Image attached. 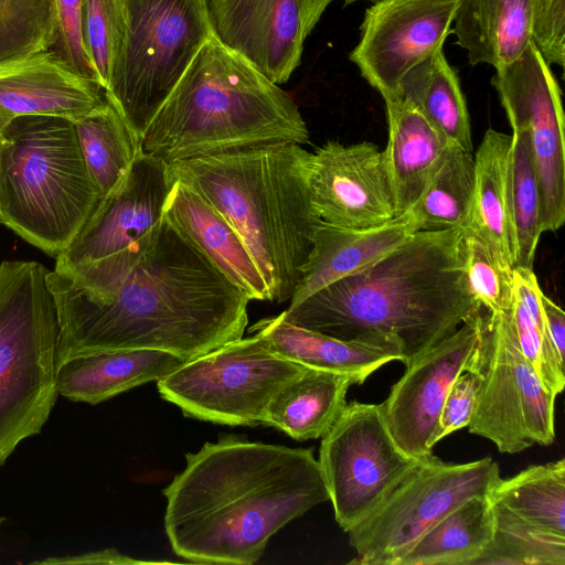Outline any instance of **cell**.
Listing matches in <instances>:
<instances>
[{
	"label": "cell",
	"mask_w": 565,
	"mask_h": 565,
	"mask_svg": "<svg viewBox=\"0 0 565 565\" xmlns=\"http://www.w3.org/2000/svg\"><path fill=\"white\" fill-rule=\"evenodd\" d=\"M57 364L109 350H157L186 361L241 339L250 301L164 217L150 248L104 301L47 274Z\"/></svg>",
	"instance_id": "obj_1"
},
{
	"label": "cell",
	"mask_w": 565,
	"mask_h": 565,
	"mask_svg": "<svg viewBox=\"0 0 565 565\" xmlns=\"http://www.w3.org/2000/svg\"><path fill=\"white\" fill-rule=\"evenodd\" d=\"M185 459L163 490L164 529L173 552L191 563L252 565L274 534L330 501L308 448L224 436Z\"/></svg>",
	"instance_id": "obj_2"
},
{
	"label": "cell",
	"mask_w": 565,
	"mask_h": 565,
	"mask_svg": "<svg viewBox=\"0 0 565 565\" xmlns=\"http://www.w3.org/2000/svg\"><path fill=\"white\" fill-rule=\"evenodd\" d=\"M461 230L414 233L364 269L280 313L294 326L387 353L405 366L481 310L463 274Z\"/></svg>",
	"instance_id": "obj_3"
},
{
	"label": "cell",
	"mask_w": 565,
	"mask_h": 565,
	"mask_svg": "<svg viewBox=\"0 0 565 565\" xmlns=\"http://www.w3.org/2000/svg\"><path fill=\"white\" fill-rule=\"evenodd\" d=\"M281 141L168 163L172 180L209 202L235 230L268 290L290 300L321 222L311 200V152Z\"/></svg>",
	"instance_id": "obj_4"
},
{
	"label": "cell",
	"mask_w": 565,
	"mask_h": 565,
	"mask_svg": "<svg viewBox=\"0 0 565 565\" xmlns=\"http://www.w3.org/2000/svg\"><path fill=\"white\" fill-rule=\"evenodd\" d=\"M281 141L309 130L292 97L212 33L141 139L167 163Z\"/></svg>",
	"instance_id": "obj_5"
},
{
	"label": "cell",
	"mask_w": 565,
	"mask_h": 565,
	"mask_svg": "<svg viewBox=\"0 0 565 565\" xmlns=\"http://www.w3.org/2000/svg\"><path fill=\"white\" fill-rule=\"evenodd\" d=\"M100 200L72 120L21 116L0 130V223L24 241L56 257Z\"/></svg>",
	"instance_id": "obj_6"
},
{
	"label": "cell",
	"mask_w": 565,
	"mask_h": 565,
	"mask_svg": "<svg viewBox=\"0 0 565 565\" xmlns=\"http://www.w3.org/2000/svg\"><path fill=\"white\" fill-rule=\"evenodd\" d=\"M49 269L0 264V467L41 433L57 398L58 323Z\"/></svg>",
	"instance_id": "obj_7"
},
{
	"label": "cell",
	"mask_w": 565,
	"mask_h": 565,
	"mask_svg": "<svg viewBox=\"0 0 565 565\" xmlns=\"http://www.w3.org/2000/svg\"><path fill=\"white\" fill-rule=\"evenodd\" d=\"M172 183L168 163L141 149L53 270L94 301L111 297L156 239Z\"/></svg>",
	"instance_id": "obj_8"
},
{
	"label": "cell",
	"mask_w": 565,
	"mask_h": 565,
	"mask_svg": "<svg viewBox=\"0 0 565 565\" xmlns=\"http://www.w3.org/2000/svg\"><path fill=\"white\" fill-rule=\"evenodd\" d=\"M124 30L105 98L141 141L212 34L205 0H122Z\"/></svg>",
	"instance_id": "obj_9"
},
{
	"label": "cell",
	"mask_w": 565,
	"mask_h": 565,
	"mask_svg": "<svg viewBox=\"0 0 565 565\" xmlns=\"http://www.w3.org/2000/svg\"><path fill=\"white\" fill-rule=\"evenodd\" d=\"M305 370L252 334L185 361L157 381V387L188 417L250 426L265 424L275 395Z\"/></svg>",
	"instance_id": "obj_10"
},
{
	"label": "cell",
	"mask_w": 565,
	"mask_h": 565,
	"mask_svg": "<svg viewBox=\"0 0 565 565\" xmlns=\"http://www.w3.org/2000/svg\"><path fill=\"white\" fill-rule=\"evenodd\" d=\"M470 370L478 374L479 388L469 433L489 439L504 454L554 441L557 395L523 355L509 310L482 309L481 338Z\"/></svg>",
	"instance_id": "obj_11"
},
{
	"label": "cell",
	"mask_w": 565,
	"mask_h": 565,
	"mask_svg": "<svg viewBox=\"0 0 565 565\" xmlns=\"http://www.w3.org/2000/svg\"><path fill=\"white\" fill-rule=\"evenodd\" d=\"M491 458L452 463L430 455L397 482L383 502L349 532L351 564L396 565L434 524L471 497H488L500 479Z\"/></svg>",
	"instance_id": "obj_12"
},
{
	"label": "cell",
	"mask_w": 565,
	"mask_h": 565,
	"mask_svg": "<svg viewBox=\"0 0 565 565\" xmlns=\"http://www.w3.org/2000/svg\"><path fill=\"white\" fill-rule=\"evenodd\" d=\"M334 518L349 532L416 465L394 440L381 404L353 401L321 438L319 458Z\"/></svg>",
	"instance_id": "obj_13"
},
{
	"label": "cell",
	"mask_w": 565,
	"mask_h": 565,
	"mask_svg": "<svg viewBox=\"0 0 565 565\" xmlns=\"http://www.w3.org/2000/svg\"><path fill=\"white\" fill-rule=\"evenodd\" d=\"M512 131L526 135L541 193L542 231L565 221V135L562 95L533 42L491 79Z\"/></svg>",
	"instance_id": "obj_14"
},
{
	"label": "cell",
	"mask_w": 565,
	"mask_h": 565,
	"mask_svg": "<svg viewBox=\"0 0 565 565\" xmlns=\"http://www.w3.org/2000/svg\"><path fill=\"white\" fill-rule=\"evenodd\" d=\"M458 0H376L361 24L350 60L382 97L398 94L402 78L443 50Z\"/></svg>",
	"instance_id": "obj_15"
},
{
	"label": "cell",
	"mask_w": 565,
	"mask_h": 565,
	"mask_svg": "<svg viewBox=\"0 0 565 565\" xmlns=\"http://www.w3.org/2000/svg\"><path fill=\"white\" fill-rule=\"evenodd\" d=\"M481 324L482 309L405 366L404 374L381 403L394 440L411 457L420 460L433 455L444 401L455 380L472 366Z\"/></svg>",
	"instance_id": "obj_16"
},
{
	"label": "cell",
	"mask_w": 565,
	"mask_h": 565,
	"mask_svg": "<svg viewBox=\"0 0 565 565\" xmlns=\"http://www.w3.org/2000/svg\"><path fill=\"white\" fill-rule=\"evenodd\" d=\"M308 184L321 221L341 227H369L395 215L383 151L362 141H328L311 153Z\"/></svg>",
	"instance_id": "obj_17"
},
{
	"label": "cell",
	"mask_w": 565,
	"mask_h": 565,
	"mask_svg": "<svg viewBox=\"0 0 565 565\" xmlns=\"http://www.w3.org/2000/svg\"><path fill=\"white\" fill-rule=\"evenodd\" d=\"M212 33L276 84L300 64V0H205Z\"/></svg>",
	"instance_id": "obj_18"
},
{
	"label": "cell",
	"mask_w": 565,
	"mask_h": 565,
	"mask_svg": "<svg viewBox=\"0 0 565 565\" xmlns=\"http://www.w3.org/2000/svg\"><path fill=\"white\" fill-rule=\"evenodd\" d=\"M106 100L103 88L53 50L0 62V130L21 116L75 121Z\"/></svg>",
	"instance_id": "obj_19"
},
{
	"label": "cell",
	"mask_w": 565,
	"mask_h": 565,
	"mask_svg": "<svg viewBox=\"0 0 565 565\" xmlns=\"http://www.w3.org/2000/svg\"><path fill=\"white\" fill-rule=\"evenodd\" d=\"M416 232L408 211L369 227H341L321 221L289 306L372 265Z\"/></svg>",
	"instance_id": "obj_20"
},
{
	"label": "cell",
	"mask_w": 565,
	"mask_h": 565,
	"mask_svg": "<svg viewBox=\"0 0 565 565\" xmlns=\"http://www.w3.org/2000/svg\"><path fill=\"white\" fill-rule=\"evenodd\" d=\"M163 217L249 300H269L267 286L238 234L200 194L173 180Z\"/></svg>",
	"instance_id": "obj_21"
},
{
	"label": "cell",
	"mask_w": 565,
	"mask_h": 565,
	"mask_svg": "<svg viewBox=\"0 0 565 565\" xmlns=\"http://www.w3.org/2000/svg\"><path fill=\"white\" fill-rule=\"evenodd\" d=\"M384 102L388 138L382 151L398 216L418 201L452 143L399 95Z\"/></svg>",
	"instance_id": "obj_22"
},
{
	"label": "cell",
	"mask_w": 565,
	"mask_h": 565,
	"mask_svg": "<svg viewBox=\"0 0 565 565\" xmlns=\"http://www.w3.org/2000/svg\"><path fill=\"white\" fill-rule=\"evenodd\" d=\"M186 360L157 350H109L57 364L58 395L95 405L139 385L159 381Z\"/></svg>",
	"instance_id": "obj_23"
},
{
	"label": "cell",
	"mask_w": 565,
	"mask_h": 565,
	"mask_svg": "<svg viewBox=\"0 0 565 565\" xmlns=\"http://www.w3.org/2000/svg\"><path fill=\"white\" fill-rule=\"evenodd\" d=\"M535 0H458L454 29L471 65L499 70L519 58L532 42Z\"/></svg>",
	"instance_id": "obj_24"
},
{
	"label": "cell",
	"mask_w": 565,
	"mask_h": 565,
	"mask_svg": "<svg viewBox=\"0 0 565 565\" xmlns=\"http://www.w3.org/2000/svg\"><path fill=\"white\" fill-rule=\"evenodd\" d=\"M355 381L347 374L306 367L275 395L264 425L297 440L322 438L347 405V393Z\"/></svg>",
	"instance_id": "obj_25"
},
{
	"label": "cell",
	"mask_w": 565,
	"mask_h": 565,
	"mask_svg": "<svg viewBox=\"0 0 565 565\" xmlns=\"http://www.w3.org/2000/svg\"><path fill=\"white\" fill-rule=\"evenodd\" d=\"M249 332L263 338L276 353L292 362L347 374L355 384L364 383L381 366L395 361L383 351L288 323L280 313L257 321Z\"/></svg>",
	"instance_id": "obj_26"
},
{
	"label": "cell",
	"mask_w": 565,
	"mask_h": 565,
	"mask_svg": "<svg viewBox=\"0 0 565 565\" xmlns=\"http://www.w3.org/2000/svg\"><path fill=\"white\" fill-rule=\"evenodd\" d=\"M512 136L488 129L473 157L475 188L470 224L512 266L510 223Z\"/></svg>",
	"instance_id": "obj_27"
},
{
	"label": "cell",
	"mask_w": 565,
	"mask_h": 565,
	"mask_svg": "<svg viewBox=\"0 0 565 565\" xmlns=\"http://www.w3.org/2000/svg\"><path fill=\"white\" fill-rule=\"evenodd\" d=\"M493 536L488 497H471L426 531L396 565H475Z\"/></svg>",
	"instance_id": "obj_28"
},
{
	"label": "cell",
	"mask_w": 565,
	"mask_h": 565,
	"mask_svg": "<svg viewBox=\"0 0 565 565\" xmlns=\"http://www.w3.org/2000/svg\"><path fill=\"white\" fill-rule=\"evenodd\" d=\"M397 95L417 108L450 143L472 151L467 104L457 73L443 50L413 67L402 78Z\"/></svg>",
	"instance_id": "obj_29"
},
{
	"label": "cell",
	"mask_w": 565,
	"mask_h": 565,
	"mask_svg": "<svg viewBox=\"0 0 565 565\" xmlns=\"http://www.w3.org/2000/svg\"><path fill=\"white\" fill-rule=\"evenodd\" d=\"M489 500L535 530L565 536V459L500 478Z\"/></svg>",
	"instance_id": "obj_30"
},
{
	"label": "cell",
	"mask_w": 565,
	"mask_h": 565,
	"mask_svg": "<svg viewBox=\"0 0 565 565\" xmlns=\"http://www.w3.org/2000/svg\"><path fill=\"white\" fill-rule=\"evenodd\" d=\"M73 122L86 168L103 198L127 174L141 141L107 99Z\"/></svg>",
	"instance_id": "obj_31"
},
{
	"label": "cell",
	"mask_w": 565,
	"mask_h": 565,
	"mask_svg": "<svg viewBox=\"0 0 565 565\" xmlns=\"http://www.w3.org/2000/svg\"><path fill=\"white\" fill-rule=\"evenodd\" d=\"M475 188L471 152L452 145L408 212L417 232L463 230L470 224Z\"/></svg>",
	"instance_id": "obj_32"
},
{
	"label": "cell",
	"mask_w": 565,
	"mask_h": 565,
	"mask_svg": "<svg viewBox=\"0 0 565 565\" xmlns=\"http://www.w3.org/2000/svg\"><path fill=\"white\" fill-rule=\"evenodd\" d=\"M542 290L531 269H513L509 317L521 351L543 385L555 395L565 386V363L548 337L541 305Z\"/></svg>",
	"instance_id": "obj_33"
},
{
	"label": "cell",
	"mask_w": 565,
	"mask_h": 565,
	"mask_svg": "<svg viewBox=\"0 0 565 565\" xmlns=\"http://www.w3.org/2000/svg\"><path fill=\"white\" fill-rule=\"evenodd\" d=\"M510 166V223L514 268L533 270L542 231L541 193L530 143L522 131H513Z\"/></svg>",
	"instance_id": "obj_34"
},
{
	"label": "cell",
	"mask_w": 565,
	"mask_h": 565,
	"mask_svg": "<svg viewBox=\"0 0 565 565\" xmlns=\"http://www.w3.org/2000/svg\"><path fill=\"white\" fill-rule=\"evenodd\" d=\"M491 507L493 536L475 565H565V536L535 530Z\"/></svg>",
	"instance_id": "obj_35"
},
{
	"label": "cell",
	"mask_w": 565,
	"mask_h": 565,
	"mask_svg": "<svg viewBox=\"0 0 565 565\" xmlns=\"http://www.w3.org/2000/svg\"><path fill=\"white\" fill-rule=\"evenodd\" d=\"M54 0H0V62L53 50Z\"/></svg>",
	"instance_id": "obj_36"
},
{
	"label": "cell",
	"mask_w": 565,
	"mask_h": 565,
	"mask_svg": "<svg viewBox=\"0 0 565 565\" xmlns=\"http://www.w3.org/2000/svg\"><path fill=\"white\" fill-rule=\"evenodd\" d=\"M461 256L468 289L487 312L508 311L513 292V268L470 227L461 230Z\"/></svg>",
	"instance_id": "obj_37"
},
{
	"label": "cell",
	"mask_w": 565,
	"mask_h": 565,
	"mask_svg": "<svg viewBox=\"0 0 565 565\" xmlns=\"http://www.w3.org/2000/svg\"><path fill=\"white\" fill-rule=\"evenodd\" d=\"M124 30L122 0H85L84 35L103 90L108 86Z\"/></svg>",
	"instance_id": "obj_38"
},
{
	"label": "cell",
	"mask_w": 565,
	"mask_h": 565,
	"mask_svg": "<svg viewBox=\"0 0 565 565\" xmlns=\"http://www.w3.org/2000/svg\"><path fill=\"white\" fill-rule=\"evenodd\" d=\"M54 6L58 36L53 51L77 74L99 85L85 43V0H54Z\"/></svg>",
	"instance_id": "obj_39"
},
{
	"label": "cell",
	"mask_w": 565,
	"mask_h": 565,
	"mask_svg": "<svg viewBox=\"0 0 565 565\" xmlns=\"http://www.w3.org/2000/svg\"><path fill=\"white\" fill-rule=\"evenodd\" d=\"M531 38L548 65L564 66L565 0H535Z\"/></svg>",
	"instance_id": "obj_40"
},
{
	"label": "cell",
	"mask_w": 565,
	"mask_h": 565,
	"mask_svg": "<svg viewBox=\"0 0 565 565\" xmlns=\"http://www.w3.org/2000/svg\"><path fill=\"white\" fill-rule=\"evenodd\" d=\"M479 377L473 370L460 374L450 386L438 419L434 445L449 434L467 427L475 409Z\"/></svg>",
	"instance_id": "obj_41"
},
{
	"label": "cell",
	"mask_w": 565,
	"mask_h": 565,
	"mask_svg": "<svg viewBox=\"0 0 565 565\" xmlns=\"http://www.w3.org/2000/svg\"><path fill=\"white\" fill-rule=\"evenodd\" d=\"M152 562H145L132 558L128 555L121 554L116 548H105L99 551L87 552L78 555L47 557L42 561L32 562V564L41 565H60V564H111V565H126V564H145Z\"/></svg>",
	"instance_id": "obj_42"
},
{
	"label": "cell",
	"mask_w": 565,
	"mask_h": 565,
	"mask_svg": "<svg viewBox=\"0 0 565 565\" xmlns=\"http://www.w3.org/2000/svg\"><path fill=\"white\" fill-rule=\"evenodd\" d=\"M541 305L551 342L559 360L565 363V313L543 291L541 294Z\"/></svg>",
	"instance_id": "obj_43"
},
{
	"label": "cell",
	"mask_w": 565,
	"mask_h": 565,
	"mask_svg": "<svg viewBox=\"0 0 565 565\" xmlns=\"http://www.w3.org/2000/svg\"><path fill=\"white\" fill-rule=\"evenodd\" d=\"M333 0H300L301 28L305 39L311 33L327 7Z\"/></svg>",
	"instance_id": "obj_44"
},
{
	"label": "cell",
	"mask_w": 565,
	"mask_h": 565,
	"mask_svg": "<svg viewBox=\"0 0 565 565\" xmlns=\"http://www.w3.org/2000/svg\"><path fill=\"white\" fill-rule=\"evenodd\" d=\"M355 1H359V0H344V3H345V4H350V3H353V2H355ZM369 1H373V2H375L376 0H369Z\"/></svg>",
	"instance_id": "obj_45"
},
{
	"label": "cell",
	"mask_w": 565,
	"mask_h": 565,
	"mask_svg": "<svg viewBox=\"0 0 565 565\" xmlns=\"http://www.w3.org/2000/svg\"><path fill=\"white\" fill-rule=\"evenodd\" d=\"M6 521V518H0V525Z\"/></svg>",
	"instance_id": "obj_46"
}]
</instances>
